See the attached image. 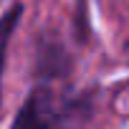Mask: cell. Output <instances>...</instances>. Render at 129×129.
I'll list each match as a JSON object with an SVG mask.
<instances>
[{"mask_svg":"<svg viewBox=\"0 0 129 129\" xmlns=\"http://www.w3.org/2000/svg\"><path fill=\"white\" fill-rule=\"evenodd\" d=\"M66 61H69V58H66V53H63L61 46H48V43H43V51H41V56H38V69H41L43 76H58V74L66 71V66H69Z\"/></svg>","mask_w":129,"mask_h":129,"instance_id":"7a4b0ae2","label":"cell"},{"mask_svg":"<svg viewBox=\"0 0 129 129\" xmlns=\"http://www.w3.org/2000/svg\"><path fill=\"white\" fill-rule=\"evenodd\" d=\"M23 15L20 5H13L8 13L0 15V101H3V69H5V51H8V41L13 36V30L18 28V20Z\"/></svg>","mask_w":129,"mask_h":129,"instance_id":"6da1fadb","label":"cell"},{"mask_svg":"<svg viewBox=\"0 0 129 129\" xmlns=\"http://www.w3.org/2000/svg\"><path fill=\"white\" fill-rule=\"evenodd\" d=\"M13 129H48V124L43 121V116H41V111H38V99H36V96H30V99L23 104V109H20L18 116H15Z\"/></svg>","mask_w":129,"mask_h":129,"instance_id":"3957f363","label":"cell"}]
</instances>
